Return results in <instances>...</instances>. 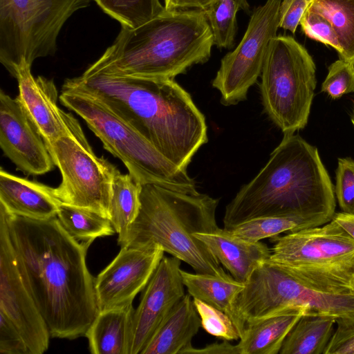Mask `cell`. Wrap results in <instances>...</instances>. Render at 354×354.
<instances>
[{"label": "cell", "mask_w": 354, "mask_h": 354, "mask_svg": "<svg viewBox=\"0 0 354 354\" xmlns=\"http://www.w3.org/2000/svg\"><path fill=\"white\" fill-rule=\"evenodd\" d=\"M11 244L24 282L51 337L85 335L98 313L95 278L86 263L90 243L80 242L57 216L32 219L6 212Z\"/></svg>", "instance_id": "obj_1"}, {"label": "cell", "mask_w": 354, "mask_h": 354, "mask_svg": "<svg viewBox=\"0 0 354 354\" xmlns=\"http://www.w3.org/2000/svg\"><path fill=\"white\" fill-rule=\"evenodd\" d=\"M64 85L97 97L183 169L208 141L204 115L172 79L84 73Z\"/></svg>", "instance_id": "obj_2"}, {"label": "cell", "mask_w": 354, "mask_h": 354, "mask_svg": "<svg viewBox=\"0 0 354 354\" xmlns=\"http://www.w3.org/2000/svg\"><path fill=\"white\" fill-rule=\"evenodd\" d=\"M335 206L333 186L317 149L298 135L286 134L266 165L227 205L223 222L230 230L270 216L331 221Z\"/></svg>", "instance_id": "obj_3"}, {"label": "cell", "mask_w": 354, "mask_h": 354, "mask_svg": "<svg viewBox=\"0 0 354 354\" xmlns=\"http://www.w3.org/2000/svg\"><path fill=\"white\" fill-rule=\"evenodd\" d=\"M213 35L201 10H166L135 28L122 27L113 44L84 71L174 79L207 62Z\"/></svg>", "instance_id": "obj_4"}, {"label": "cell", "mask_w": 354, "mask_h": 354, "mask_svg": "<svg viewBox=\"0 0 354 354\" xmlns=\"http://www.w3.org/2000/svg\"><path fill=\"white\" fill-rule=\"evenodd\" d=\"M139 214L121 247L151 245L190 266L198 273L227 277L216 257L194 236L216 230L219 199L187 194L155 184L142 185Z\"/></svg>", "instance_id": "obj_5"}, {"label": "cell", "mask_w": 354, "mask_h": 354, "mask_svg": "<svg viewBox=\"0 0 354 354\" xmlns=\"http://www.w3.org/2000/svg\"><path fill=\"white\" fill-rule=\"evenodd\" d=\"M59 100L86 122L104 149L119 158L141 185L155 184L180 192L198 193L187 170L166 158L97 97L63 84Z\"/></svg>", "instance_id": "obj_6"}, {"label": "cell", "mask_w": 354, "mask_h": 354, "mask_svg": "<svg viewBox=\"0 0 354 354\" xmlns=\"http://www.w3.org/2000/svg\"><path fill=\"white\" fill-rule=\"evenodd\" d=\"M267 261L304 286L327 293H354V239L333 219L270 238Z\"/></svg>", "instance_id": "obj_7"}, {"label": "cell", "mask_w": 354, "mask_h": 354, "mask_svg": "<svg viewBox=\"0 0 354 354\" xmlns=\"http://www.w3.org/2000/svg\"><path fill=\"white\" fill-rule=\"evenodd\" d=\"M316 83L315 64L307 50L290 36L272 39L259 87L266 113L284 135L306 127Z\"/></svg>", "instance_id": "obj_8"}, {"label": "cell", "mask_w": 354, "mask_h": 354, "mask_svg": "<svg viewBox=\"0 0 354 354\" xmlns=\"http://www.w3.org/2000/svg\"><path fill=\"white\" fill-rule=\"evenodd\" d=\"M91 0H0V62L15 78L24 66L53 55L64 24Z\"/></svg>", "instance_id": "obj_9"}, {"label": "cell", "mask_w": 354, "mask_h": 354, "mask_svg": "<svg viewBox=\"0 0 354 354\" xmlns=\"http://www.w3.org/2000/svg\"><path fill=\"white\" fill-rule=\"evenodd\" d=\"M244 284L235 306L245 326L297 307L354 321V293L332 294L308 288L268 261L255 270Z\"/></svg>", "instance_id": "obj_10"}, {"label": "cell", "mask_w": 354, "mask_h": 354, "mask_svg": "<svg viewBox=\"0 0 354 354\" xmlns=\"http://www.w3.org/2000/svg\"><path fill=\"white\" fill-rule=\"evenodd\" d=\"M46 145L62 175L56 197L110 218L112 183L118 169L96 156L84 135L62 136Z\"/></svg>", "instance_id": "obj_11"}, {"label": "cell", "mask_w": 354, "mask_h": 354, "mask_svg": "<svg viewBox=\"0 0 354 354\" xmlns=\"http://www.w3.org/2000/svg\"><path fill=\"white\" fill-rule=\"evenodd\" d=\"M281 0H267L256 8L237 47L221 59L212 86L221 93V102L232 106L244 101L250 86L261 75L272 39L279 28Z\"/></svg>", "instance_id": "obj_12"}, {"label": "cell", "mask_w": 354, "mask_h": 354, "mask_svg": "<svg viewBox=\"0 0 354 354\" xmlns=\"http://www.w3.org/2000/svg\"><path fill=\"white\" fill-rule=\"evenodd\" d=\"M0 312L21 334L30 354L48 348V328L26 286L11 244L3 213L0 211Z\"/></svg>", "instance_id": "obj_13"}, {"label": "cell", "mask_w": 354, "mask_h": 354, "mask_svg": "<svg viewBox=\"0 0 354 354\" xmlns=\"http://www.w3.org/2000/svg\"><path fill=\"white\" fill-rule=\"evenodd\" d=\"M158 245L121 247L118 255L95 278L98 311L132 304L164 257Z\"/></svg>", "instance_id": "obj_14"}, {"label": "cell", "mask_w": 354, "mask_h": 354, "mask_svg": "<svg viewBox=\"0 0 354 354\" xmlns=\"http://www.w3.org/2000/svg\"><path fill=\"white\" fill-rule=\"evenodd\" d=\"M181 261L163 257L134 310L129 354H141L170 310L185 295Z\"/></svg>", "instance_id": "obj_15"}, {"label": "cell", "mask_w": 354, "mask_h": 354, "mask_svg": "<svg viewBox=\"0 0 354 354\" xmlns=\"http://www.w3.org/2000/svg\"><path fill=\"white\" fill-rule=\"evenodd\" d=\"M0 147L25 174L39 176L53 169L55 162L45 141L17 97L0 91Z\"/></svg>", "instance_id": "obj_16"}, {"label": "cell", "mask_w": 354, "mask_h": 354, "mask_svg": "<svg viewBox=\"0 0 354 354\" xmlns=\"http://www.w3.org/2000/svg\"><path fill=\"white\" fill-rule=\"evenodd\" d=\"M31 67L24 66L17 72L19 94L16 97L37 128L45 143L66 136H84L76 118L57 105L58 93L53 80L36 78Z\"/></svg>", "instance_id": "obj_17"}, {"label": "cell", "mask_w": 354, "mask_h": 354, "mask_svg": "<svg viewBox=\"0 0 354 354\" xmlns=\"http://www.w3.org/2000/svg\"><path fill=\"white\" fill-rule=\"evenodd\" d=\"M194 236L207 246L234 279L243 283L271 254L266 244L236 236L225 228Z\"/></svg>", "instance_id": "obj_18"}, {"label": "cell", "mask_w": 354, "mask_h": 354, "mask_svg": "<svg viewBox=\"0 0 354 354\" xmlns=\"http://www.w3.org/2000/svg\"><path fill=\"white\" fill-rule=\"evenodd\" d=\"M62 202L55 188L0 169V206L12 214L46 220L57 216Z\"/></svg>", "instance_id": "obj_19"}, {"label": "cell", "mask_w": 354, "mask_h": 354, "mask_svg": "<svg viewBox=\"0 0 354 354\" xmlns=\"http://www.w3.org/2000/svg\"><path fill=\"white\" fill-rule=\"evenodd\" d=\"M201 322L187 293L161 322L141 354H183L192 346Z\"/></svg>", "instance_id": "obj_20"}, {"label": "cell", "mask_w": 354, "mask_h": 354, "mask_svg": "<svg viewBox=\"0 0 354 354\" xmlns=\"http://www.w3.org/2000/svg\"><path fill=\"white\" fill-rule=\"evenodd\" d=\"M180 274L183 284L191 297L226 313L232 320L241 338L245 326L237 313L235 301L245 284L236 281L230 274L220 277L210 274L190 273L183 270Z\"/></svg>", "instance_id": "obj_21"}, {"label": "cell", "mask_w": 354, "mask_h": 354, "mask_svg": "<svg viewBox=\"0 0 354 354\" xmlns=\"http://www.w3.org/2000/svg\"><path fill=\"white\" fill-rule=\"evenodd\" d=\"M133 304L98 311L84 336L93 354H129Z\"/></svg>", "instance_id": "obj_22"}, {"label": "cell", "mask_w": 354, "mask_h": 354, "mask_svg": "<svg viewBox=\"0 0 354 354\" xmlns=\"http://www.w3.org/2000/svg\"><path fill=\"white\" fill-rule=\"evenodd\" d=\"M305 307L272 317L245 327L240 342L236 344L238 354H278L283 342L295 324L304 314Z\"/></svg>", "instance_id": "obj_23"}, {"label": "cell", "mask_w": 354, "mask_h": 354, "mask_svg": "<svg viewBox=\"0 0 354 354\" xmlns=\"http://www.w3.org/2000/svg\"><path fill=\"white\" fill-rule=\"evenodd\" d=\"M335 323L332 316L304 314L286 337L279 354H324Z\"/></svg>", "instance_id": "obj_24"}, {"label": "cell", "mask_w": 354, "mask_h": 354, "mask_svg": "<svg viewBox=\"0 0 354 354\" xmlns=\"http://www.w3.org/2000/svg\"><path fill=\"white\" fill-rule=\"evenodd\" d=\"M141 189L142 185L131 175L122 174L118 170L112 183L109 219L118 234V245L139 214Z\"/></svg>", "instance_id": "obj_25"}, {"label": "cell", "mask_w": 354, "mask_h": 354, "mask_svg": "<svg viewBox=\"0 0 354 354\" xmlns=\"http://www.w3.org/2000/svg\"><path fill=\"white\" fill-rule=\"evenodd\" d=\"M329 221L326 218L318 216H270L251 219L228 230L244 239L260 241L282 232L317 227Z\"/></svg>", "instance_id": "obj_26"}, {"label": "cell", "mask_w": 354, "mask_h": 354, "mask_svg": "<svg viewBox=\"0 0 354 354\" xmlns=\"http://www.w3.org/2000/svg\"><path fill=\"white\" fill-rule=\"evenodd\" d=\"M308 9L330 21L342 48L340 59L354 64V0H312Z\"/></svg>", "instance_id": "obj_27"}, {"label": "cell", "mask_w": 354, "mask_h": 354, "mask_svg": "<svg viewBox=\"0 0 354 354\" xmlns=\"http://www.w3.org/2000/svg\"><path fill=\"white\" fill-rule=\"evenodd\" d=\"M57 216L67 232L80 242L92 243L115 233L109 218L89 209L61 203Z\"/></svg>", "instance_id": "obj_28"}, {"label": "cell", "mask_w": 354, "mask_h": 354, "mask_svg": "<svg viewBox=\"0 0 354 354\" xmlns=\"http://www.w3.org/2000/svg\"><path fill=\"white\" fill-rule=\"evenodd\" d=\"M250 11L247 0H214L203 10L209 24L214 43L218 48L234 46L236 32V13L239 10Z\"/></svg>", "instance_id": "obj_29"}, {"label": "cell", "mask_w": 354, "mask_h": 354, "mask_svg": "<svg viewBox=\"0 0 354 354\" xmlns=\"http://www.w3.org/2000/svg\"><path fill=\"white\" fill-rule=\"evenodd\" d=\"M100 8L120 23L122 27L137 28L161 14L159 0H95Z\"/></svg>", "instance_id": "obj_30"}, {"label": "cell", "mask_w": 354, "mask_h": 354, "mask_svg": "<svg viewBox=\"0 0 354 354\" xmlns=\"http://www.w3.org/2000/svg\"><path fill=\"white\" fill-rule=\"evenodd\" d=\"M193 302L199 315L201 326L209 334L223 340L240 339L230 317L223 311L196 298Z\"/></svg>", "instance_id": "obj_31"}, {"label": "cell", "mask_w": 354, "mask_h": 354, "mask_svg": "<svg viewBox=\"0 0 354 354\" xmlns=\"http://www.w3.org/2000/svg\"><path fill=\"white\" fill-rule=\"evenodd\" d=\"M322 91L333 99L354 92V64L339 59L330 65Z\"/></svg>", "instance_id": "obj_32"}, {"label": "cell", "mask_w": 354, "mask_h": 354, "mask_svg": "<svg viewBox=\"0 0 354 354\" xmlns=\"http://www.w3.org/2000/svg\"><path fill=\"white\" fill-rule=\"evenodd\" d=\"M299 24L308 37L333 47L339 55L341 53L336 32L330 21L322 15L307 8Z\"/></svg>", "instance_id": "obj_33"}, {"label": "cell", "mask_w": 354, "mask_h": 354, "mask_svg": "<svg viewBox=\"0 0 354 354\" xmlns=\"http://www.w3.org/2000/svg\"><path fill=\"white\" fill-rule=\"evenodd\" d=\"M334 192L342 211L354 213V160L353 159L346 158L338 160Z\"/></svg>", "instance_id": "obj_34"}, {"label": "cell", "mask_w": 354, "mask_h": 354, "mask_svg": "<svg viewBox=\"0 0 354 354\" xmlns=\"http://www.w3.org/2000/svg\"><path fill=\"white\" fill-rule=\"evenodd\" d=\"M0 353L1 354H30L19 330L1 312H0Z\"/></svg>", "instance_id": "obj_35"}, {"label": "cell", "mask_w": 354, "mask_h": 354, "mask_svg": "<svg viewBox=\"0 0 354 354\" xmlns=\"http://www.w3.org/2000/svg\"><path fill=\"white\" fill-rule=\"evenodd\" d=\"M336 324L324 354H354V321L337 318Z\"/></svg>", "instance_id": "obj_36"}, {"label": "cell", "mask_w": 354, "mask_h": 354, "mask_svg": "<svg viewBox=\"0 0 354 354\" xmlns=\"http://www.w3.org/2000/svg\"><path fill=\"white\" fill-rule=\"evenodd\" d=\"M312 0H283L279 8V28L295 34Z\"/></svg>", "instance_id": "obj_37"}, {"label": "cell", "mask_w": 354, "mask_h": 354, "mask_svg": "<svg viewBox=\"0 0 354 354\" xmlns=\"http://www.w3.org/2000/svg\"><path fill=\"white\" fill-rule=\"evenodd\" d=\"M183 354H238L236 345L231 344L227 340L221 343H213L202 348L192 346L187 348Z\"/></svg>", "instance_id": "obj_38"}, {"label": "cell", "mask_w": 354, "mask_h": 354, "mask_svg": "<svg viewBox=\"0 0 354 354\" xmlns=\"http://www.w3.org/2000/svg\"><path fill=\"white\" fill-rule=\"evenodd\" d=\"M214 0H165L166 10H205Z\"/></svg>", "instance_id": "obj_39"}, {"label": "cell", "mask_w": 354, "mask_h": 354, "mask_svg": "<svg viewBox=\"0 0 354 354\" xmlns=\"http://www.w3.org/2000/svg\"><path fill=\"white\" fill-rule=\"evenodd\" d=\"M333 219L354 239V213H335Z\"/></svg>", "instance_id": "obj_40"}, {"label": "cell", "mask_w": 354, "mask_h": 354, "mask_svg": "<svg viewBox=\"0 0 354 354\" xmlns=\"http://www.w3.org/2000/svg\"><path fill=\"white\" fill-rule=\"evenodd\" d=\"M351 122L354 127V105H353V112H352Z\"/></svg>", "instance_id": "obj_41"}]
</instances>
